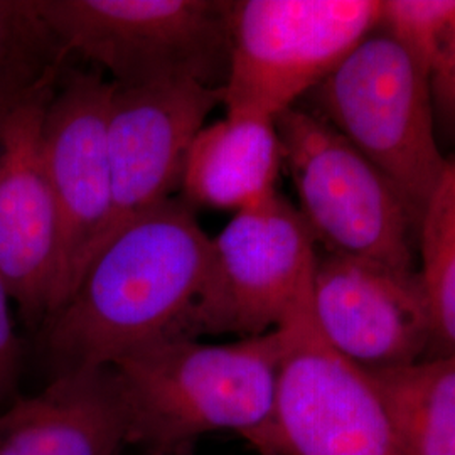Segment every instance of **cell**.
Instances as JSON below:
<instances>
[{
	"label": "cell",
	"mask_w": 455,
	"mask_h": 455,
	"mask_svg": "<svg viewBox=\"0 0 455 455\" xmlns=\"http://www.w3.org/2000/svg\"><path fill=\"white\" fill-rule=\"evenodd\" d=\"M210 236L195 208L171 197L98 246L44 341L60 371L110 366L169 334L199 291Z\"/></svg>",
	"instance_id": "obj_1"
},
{
	"label": "cell",
	"mask_w": 455,
	"mask_h": 455,
	"mask_svg": "<svg viewBox=\"0 0 455 455\" xmlns=\"http://www.w3.org/2000/svg\"><path fill=\"white\" fill-rule=\"evenodd\" d=\"M282 332L228 344L165 334L110 364L131 447L184 455L203 435L231 432L260 452L268 437Z\"/></svg>",
	"instance_id": "obj_2"
},
{
	"label": "cell",
	"mask_w": 455,
	"mask_h": 455,
	"mask_svg": "<svg viewBox=\"0 0 455 455\" xmlns=\"http://www.w3.org/2000/svg\"><path fill=\"white\" fill-rule=\"evenodd\" d=\"M432 75L381 29L310 92L312 114L378 167L419 223L445 171L432 115Z\"/></svg>",
	"instance_id": "obj_3"
},
{
	"label": "cell",
	"mask_w": 455,
	"mask_h": 455,
	"mask_svg": "<svg viewBox=\"0 0 455 455\" xmlns=\"http://www.w3.org/2000/svg\"><path fill=\"white\" fill-rule=\"evenodd\" d=\"M68 56L116 86L196 82L223 90L229 63L227 0H34Z\"/></svg>",
	"instance_id": "obj_4"
},
{
	"label": "cell",
	"mask_w": 455,
	"mask_h": 455,
	"mask_svg": "<svg viewBox=\"0 0 455 455\" xmlns=\"http://www.w3.org/2000/svg\"><path fill=\"white\" fill-rule=\"evenodd\" d=\"M317 255L302 214L278 191L235 212L210 238L199 291L169 334L246 339L275 331L309 300Z\"/></svg>",
	"instance_id": "obj_5"
},
{
	"label": "cell",
	"mask_w": 455,
	"mask_h": 455,
	"mask_svg": "<svg viewBox=\"0 0 455 455\" xmlns=\"http://www.w3.org/2000/svg\"><path fill=\"white\" fill-rule=\"evenodd\" d=\"M379 0H238L221 98L229 115L276 120L378 29Z\"/></svg>",
	"instance_id": "obj_6"
},
{
	"label": "cell",
	"mask_w": 455,
	"mask_h": 455,
	"mask_svg": "<svg viewBox=\"0 0 455 455\" xmlns=\"http://www.w3.org/2000/svg\"><path fill=\"white\" fill-rule=\"evenodd\" d=\"M275 125L297 210L315 242L329 253L413 268L419 220L387 176L310 110L293 107Z\"/></svg>",
	"instance_id": "obj_7"
},
{
	"label": "cell",
	"mask_w": 455,
	"mask_h": 455,
	"mask_svg": "<svg viewBox=\"0 0 455 455\" xmlns=\"http://www.w3.org/2000/svg\"><path fill=\"white\" fill-rule=\"evenodd\" d=\"M268 437L260 455H396L371 374L314 324L309 300L283 325Z\"/></svg>",
	"instance_id": "obj_8"
},
{
	"label": "cell",
	"mask_w": 455,
	"mask_h": 455,
	"mask_svg": "<svg viewBox=\"0 0 455 455\" xmlns=\"http://www.w3.org/2000/svg\"><path fill=\"white\" fill-rule=\"evenodd\" d=\"M112 88L101 73L75 71L60 88L56 84L44 116L43 150L58 216L51 317L75 291L112 212L107 144Z\"/></svg>",
	"instance_id": "obj_9"
},
{
	"label": "cell",
	"mask_w": 455,
	"mask_h": 455,
	"mask_svg": "<svg viewBox=\"0 0 455 455\" xmlns=\"http://www.w3.org/2000/svg\"><path fill=\"white\" fill-rule=\"evenodd\" d=\"M310 312L325 341L368 373L413 364L435 344L422 278L408 267L324 251Z\"/></svg>",
	"instance_id": "obj_10"
},
{
	"label": "cell",
	"mask_w": 455,
	"mask_h": 455,
	"mask_svg": "<svg viewBox=\"0 0 455 455\" xmlns=\"http://www.w3.org/2000/svg\"><path fill=\"white\" fill-rule=\"evenodd\" d=\"M218 105L221 90L201 83L114 84L107 114L112 212L98 246L180 191L188 152Z\"/></svg>",
	"instance_id": "obj_11"
},
{
	"label": "cell",
	"mask_w": 455,
	"mask_h": 455,
	"mask_svg": "<svg viewBox=\"0 0 455 455\" xmlns=\"http://www.w3.org/2000/svg\"><path fill=\"white\" fill-rule=\"evenodd\" d=\"M56 84L0 118V276L24 321L41 327L54 307L58 257V216L43 150Z\"/></svg>",
	"instance_id": "obj_12"
},
{
	"label": "cell",
	"mask_w": 455,
	"mask_h": 455,
	"mask_svg": "<svg viewBox=\"0 0 455 455\" xmlns=\"http://www.w3.org/2000/svg\"><path fill=\"white\" fill-rule=\"evenodd\" d=\"M131 447L110 366L60 371L0 408V455H118Z\"/></svg>",
	"instance_id": "obj_13"
},
{
	"label": "cell",
	"mask_w": 455,
	"mask_h": 455,
	"mask_svg": "<svg viewBox=\"0 0 455 455\" xmlns=\"http://www.w3.org/2000/svg\"><path fill=\"white\" fill-rule=\"evenodd\" d=\"M280 169L275 120L227 114L196 135L184 164L182 199L193 208L242 212L275 193Z\"/></svg>",
	"instance_id": "obj_14"
},
{
	"label": "cell",
	"mask_w": 455,
	"mask_h": 455,
	"mask_svg": "<svg viewBox=\"0 0 455 455\" xmlns=\"http://www.w3.org/2000/svg\"><path fill=\"white\" fill-rule=\"evenodd\" d=\"M371 374L398 455H455V355Z\"/></svg>",
	"instance_id": "obj_15"
},
{
	"label": "cell",
	"mask_w": 455,
	"mask_h": 455,
	"mask_svg": "<svg viewBox=\"0 0 455 455\" xmlns=\"http://www.w3.org/2000/svg\"><path fill=\"white\" fill-rule=\"evenodd\" d=\"M65 60L34 0H0V118L60 82Z\"/></svg>",
	"instance_id": "obj_16"
},
{
	"label": "cell",
	"mask_w": 455,
	"mask_h": 455,
	"mask_svg": "<svg viewBox=\"0 0 455 455\" xmlns=\"http://www.w3.org/2000/svg\"><path fill=\"white\" fill-rule=\"evenodd\" d=\"M423 289L442 355H455V156L430 196L420 223Z\"/></svg>",
	"instance_id": "obj_17"
},
{
	"label": "cell",
	"mask_w": 455,
	"mask_h": 455,
	"mask_svg": "<svg viewBox=\"0 0 455 455\" xmlns=\"http://www.w3.org/2000/svg\"><path fill=\"white\" fill-rule=\"evenodd\" d=\"M378 29L393 36L432 71L455 44V0H379Z\"/></svg>",
	"instance_id": "obj_18"
},
{
	"label": "cell",
	"mask_w": 455,
	"mask_h": 455,
	"mask_svg": "<svg viewBox=\"0 0 455 455\" xmlns=\"http://www.w3.org/2000/svg\"><path fill=\"white\" fill-rule=\"evenodd\" d=\"M19 363L20 349L11 315V295L0 276V400L4 403L16 398Z\"/></svg>",
	"instance_id": "obj_19"
},
{
	"label": "cell",
	"mask_w": 455,
	"mask_h": 455,
	"mask_svg": "<svg viewBox=\"0 0 455 455\" xmlns=\"http://www.w3.org/2000/svg\"><path fill=\"white\" fill-rule=\"evenodd\" d=\"M432 90L455 112V44L432 71Z\"/></svg>",
	"instance_id": "obj_20"
},
{
	"label": "cell",
	"mask_w": 455,
	"mask_h": 455,
	"mask_svg": "<svg viewBox=\"0 0 455 455\" xmlns=\"http://www.w3.org/2000/svg\"><path fill=\"white\" fill-rule=\"evenodd\" d=\"M4 405H7V403H4V402H2V400H0V408L4 407Z\"/></svg>",
	"instance_id": "obj_21"
},
{
	"label": "cell",
	"mask_w": 455,
	"mask_h": 455,
	"mask_svg": "<svg viewBox=\"0 0 455 455\" xmlns=\"http://www.w3.org/2000/svg\"><path fill=\"white\" fill-rule=\"evenodd\" d=\"M396 455H398V454H396Z\"/></svg>",
	"instance_id": "obj_22"
}]
</instances>
